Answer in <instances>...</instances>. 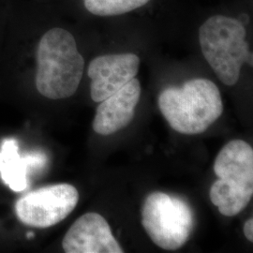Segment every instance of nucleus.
I'll use <instances>...</instances> for the list:
<instances>
[{
  "mask_svg": "<svg viewBox=\"0 0 253 253\" xmlns=\"http://www.w3.org/2000/svg\"><path fill=\"white\" fill-rule=\"evenodd\" d=\"M84 68L74 37L66 29L48 30L37 48L36 87L51 100L72 97L78 89Z\"/></svg>",
  "mask_w": 253,
  "mask_h": 253,
  "instance_id": "1",
  "label": "nucleus"
},
{
  "mask_svg": "<svg viewBox=\"0 0 253 253\" xmlns=\"http://www.w3.org/2000/svg\"><path fill=\"white\" fill-rule=\"evenodd\" d=\"M158 103L172 129L187 135L203 133L223 112L219 89L204 78L186 82L180 88L164 89Z\"/></svg>",
  "mask_w": 253,
  "mask_h": 253,
  "instance_id": "2",
  "label": "nucleus"
},
{
  "mask_svg": "<svg viewBox=\"0 0 253 253\" xmlns=\"http://www.w3.org/2000/svg\"><path fill=\"white\" fill-rule=\"evenodd\" d=\"M214 172L217 180L211 186L210 200L220 214L235 217L253 197V147L242 140L229 142L217 154Z\"/></svg>",
  "mask_w": 253,
  "mask_h": 253,
  "instance_id": "3",
  "label": "nucleus"
},
{
  "mask_svg": "<svg viewBox=\"0 0 253 253\" xmlns=\"http://www.w3.org/2000/svg\"><path fill=\"white\" fill-rule=\"evenodd\" d=\"M199 42L205 58L226 85H234L239 80L245 62L253 66L246 28L238 19L224 15L208 18L200 27Z\"/></svg>",
  "mask_w": 253,
  "mask_h": 253,
  "instance_id": "4",
  "label": "nucleus"
},
{
  "mask_svg": "<svg viewBox=\"0 0 253 253\" xmlns=\"http://www.w3.org/2000/svg\"><path fill=\"white\" fill-rule=\"evenodd\" d=\"M142 224L158 247L176 251L190 239L194 228V215L186 201L155 191L144 202Z\"/></svg>",
  "mask_w": 253,
  "mask_h": 253,
  "instance_id": "5",
  "label": "nucleus"
},
{
  "mask_svg": "<svg viewBox=\"0 0 253 253\" xmlns=\"http://www.w3.org/2000/svg\"><path fill=\"white\" fill-rule=\"evenodd\" d=\"M79 192L62 183L32 190L15 203V214L27 226L44 229L56 225L76 208Z\"/></svg>",
  "mask_w": 253,
  "mask_h": 253,
  "instance_id": "6",
  "label": "nucleus"
},
{
  "mask_svg": "<svg viewBox=\"0 0 253 253\" xmlns=\"http://www.w3.org/2000/svg\"><path fill=\"white\" fill-rule=\"evenodd\" d=\"M140 58L131 53L104 54L91 60L87 74L91 79V99L100 102L135 78Z\"/></svg>",
  "mask_w": 253,
  "mask_h": 253,
  "instance_id": "7",
  "label": "nucleus"
},
{
  "mask_svg": "<svg viewBox=\"0 0 253 253\" xmlns=\"http://www.w3.org/2000/svg\"><path fill=\"white\" fill-rule=\"evenodd\" d=\"M67 253H123L107 220L100 214L89 212L73 223L62 240Z\"/></svg>",
  "mask_w": 253,
  "mask_h": 253,
  "instance_id": "8",
  "label": "nucleus"
},
{
  "mask_svg": "<svg viewBox=\"0 0 253 253\" xmlns=\"http://www.w3.org/2000/svg\"><path fill=\"white\" fill-rule=\"evenodd\" d=\"M141 96V84L133 78L122 88L100 101L93 120V129L100 135H111L127 126L135 116Z\"/></svg>",
  "mask_w": 253,
  "mask_h": 253,
  "instance_id": "9",
  "label": "nucleus"
},
{
  "mask_svg": "<svg viewBox=\"0 0 253 253\" xmlns=\"http://www.w3.org/2000/svg\"><path fill=\"white\" fill-rule=\"evenodd\" d=\"M32 168L30 154L21 156L15 139H5L0 148V176L13 191H23L27 187V171Z\"/></svg>",
  "mask_w": 253,
  "mask_h": 253,
  "instance_id": "10",
  "label": "nucleus"
},
{
  "mask_svg": "<svg viewBox=\"0 0 253 253\" xmlns=\"http://www.w3.org/2000/svg\"><path fill=\"white\" fill-rule=\"evenodd\" d=\"M149 0H84L85 9L99 16H115L139 9Z\"/></svg>",
  "mask_w": 253,
  "mask_h": 253,
  "instance_id": "11",
  "label": "nucleus"
},
{
  "mask_svg": "<svg viewBox=\"0 0 253 253\" xmlns=\"http://www.w3.org/2000/svg\"><path fill=\"white\" fill-rule=\"evenodd\" d=\"M244 234L247 239L251 242L253 241V219L251 217L246 221L244 225Z\"/></svg>",
  "mask_w": 253,
  "mask_h": 253,
  "instance_id": "12",
  "label": "nucleus"
}]
</instances>
